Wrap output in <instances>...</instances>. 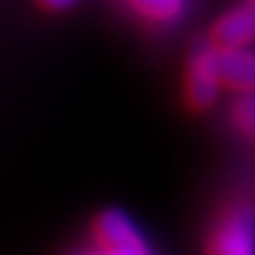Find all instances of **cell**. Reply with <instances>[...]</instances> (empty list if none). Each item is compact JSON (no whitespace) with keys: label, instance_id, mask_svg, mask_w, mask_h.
Returning <instances> with one entry per match:
<instances>
[{"label":"cell","instance_id":"cell-1","mask_svg":"<svg viewBox=\"0 0 255 255\" xmlns=\"http://www.w3.org/2000/svg\"><path fill=\"white\" fill-rule=\"evenodd\" d=\"M208 255H255V211L238 206L228 211L208 238Z\"/></svg>","mask_w":255,"mask_h":255},{"label":"cell","instance_id":"cell-2","mask_svg":"<svg viewBox=\"0 0 255 255\" xmlns=\"http://www.w3.org/2000/svg\"><path fill=\"white\" fill-rule=\"evenodd\" d=\"M94 238L102 251L151 255L149 243L141 236L139 226L129 218V213H124L119 208H107L94 218Z\"/></svg>","mask_w":255,"mask_h":255},{"label":"cell","instance_id":"cell-3","mask_svg":"<svg viewBox=\"0 0 255 255\" xmlns=\"http://www.w3.org/2000/svg\"><path fill=\"white\" fill-rule=\"evenodd\" d=\"M221 75H218V47L203 45L196 47L191 60H188V77H186V102L193 109H208L216 97Z\"/></svg>","mask_w":255,"mask_h":255},{"label":"cell","instance_id":"cell-4","mask_svg":"<svg viewBox=\"0 0 255 255\" xmlns=\"http://www.w3.org/2000/svg\"><path fill=\"white\" fill-rule=\"evenodd\" d=\"M218 75L226 87L255 94V52L246 47H218Z\"/></svg>","mask_w":255,"mask_h":255},{"label":"cell","instance_id":"cell-5","mask_svg":"<svg viewBox=\"0 0 255 255\" xmlns=\"http://www.w3.org/2000/svg\"><path fill=\"white\" fill-rule=\"evenodd\" d=\"M216 47H246L255 40V7L243 5L223 15L211 30Z\"/></svg>","mask_w":255,"mask_h":255},{"label":"cell","instance_id":"cell-6","mask_svg":"<svg viewBox=\"0 0 255 255\" xmlns=\"http://www.w3.org/2000/svg\"><path fill=\"white\" fill-rule=\"evenodd\" d=\"M134 7L154 20H176L183 12V0H131Z\"/></svg>","mask_w":255,"mask_h":255},{"label":"cell","instance_id":"cell-7","mask_svg":"<svg viewBox=\"0 0 255 255\" xmlns=\"http://www.w3.org/2000/svg\"><path fill=\"white\" fill-rule=\"evenodd\" d=\"M236 119L248 134H255V94H248V99L236 107Z\"/></svg>","mask_w":255,"mask_h":255},{"label":"cell","instance_id":"cell-8","mask_svg":"<svg viewBox=\"0 0 255 255\" xmlns=\"http://www.w3.org/2000/svg\"><path fill=\"white\" fill-rule=\"evenodd\" d=\"M45 10H52V12H65V10H72L80 0H37Z\"/></svg>","mask_w":255,"mask_h":255},{"label":"cell","instance_id":"cell-9","mask_svg":"<svg viewBox=\"0 0 255 255\" xmlns=\"http://www.w3.org/2000/svg\"><path fill=\"white\" fill-rule=\"evenodd\" d=\"M104 255H131V253H114V251H104Z\"/></svg>","mask_w":255,"mask_h":255},{"label":"cell","instance_id":"cell-10","mask_svg":"<svg viewBox=\"0 0 255 255\" xmlns=\"http://www.w3.org/2000/svg\"><path fill=\"white\" fill-rule=\"evenodd\" d=\"M248 5H253V7H255V0H248Z\"/></svg>","mask_w":255,"mask_h":255}]
</instances>
